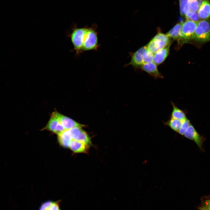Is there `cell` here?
<instances>
[{"mask_svg": "<svg viewBox=\"0 0 210 210\" xmlns=\"http://www.w3.org/2000/svg\"><path fill=\"white\" fill-rule=\"evenodd\" d=\"M89 145L84 143L72 139L69 148L76 153H86L88 150Z\"/></svg>", "mask_w": 210, "mask_h": 210, "instance_id": "cell-11", "label": "cell"}, {"mask_svg": "<svg viewBox=\"0 0 210 210\" xmlns=\"http://www.w3.org/2000/svg\"><path fill=\"white\" fill-rule=\"evenodd\" d=\"M199 6L197 0H188L184 7V16L187 19L195 13L197 12Z\"/></svg>", "mask_w": 210, "mask_h": 210, "instance_id": "cell-12", "label": "cell"}, {"mask_svg": "<svg viewBox=\"0 0 210 210\" xmlns=\"http://www.w3.org/2000/svg\"><path fill=\"white\" fill-rule=\"evenodd\" d=\"M146 49V46H144L136 51L132 55L131 61L128 65H130L136 67L141 66L144 64L143 54Z\"/></svg>", "mask_w": 210, "mask_h": 210, "instance_id": "cell-10", "label": "cell"}, {"mask_svg": "<svg viewBox=\"0 0 210 210\" xmlns=\"http://www.w3.org/2000/svg\"><path fill=\"white\" fill-rule=\"evenodd\" d=\"M169 37L161 33L157 34L146 46L147 49L153 53L167 46L170 43Z\"/></svg>", "mask_w": 210, "mask_h": 210, "instance_id": "cell-2", "label": "cell"}, {"mask_svg": "<svg viewBox=\"0 0 210 210\" xmlns=\"http://www.w3.org/2000/svg\"><path fill=\"white\" fill-rule=\"evenodd\" d=\"M200 19L197 13L196 12L192 15L187 20H191L195 22H198Z\"/></svg>", "mask_w": 210, "mask_h": 210, "instance_id": "cell-24", "label": "cell"}, {"mask_svg": "<svg viewBox=\"0 0 210 210\" xmlns=\"http://www.w3.org/2000/svg\"><path fill=\"white\" fill-rule=\"evenodd\" d=\"M200 43L210 41V25L209 20H203L198 22L193 39Z\"/></svg>", "mask_w": 210, "mask_h": 210, "instance_id": "cell-1", "label": "cell"}, {"mask_svg": "<svg viewBox=\"0 0 210 210\" xmlns=\"http://www.w3.org/2000/svg\"><path fill=\"white\" fill-rule=\"evenodd\" d=\"M57 139L59 144L64 148H69L72 139L69 130H65L57 135Z\"/></svg>", "mask_w": 210, "mask_h": 210, "instance_id": "cell-16", "label": "cell"}, {"mask_svg": "<svg viewBox=\"0 0 210 210\" xmlns=\"http://www.w3.org/2000/svg\"><path fill=\"white\" fill-rule=\"evenodd\" d=\"M171 104L172 106V110L171 113V118L183 120L186 118L184 112L179 108L173 102H171Z\"/></svg>", "mask_w": 210, "mask_h": 210, "instance_id": "cell-19", "label": "cell"}, {"mask_svg": "<svg viewBox=\"0 0 210 210\" xmlns=\"http://www.w3.org/2000/svg\"><path fill=\"white\" fill-rule=\"evenodd\" d=\"M153 53L146 49L143 54L142 58L144 64L153 62Z\"/></svg>", "mask_w": 210, "mask_h": 210, "instance_id": "cell-21", "label": "cell"}, {"mask_svg": "<svg viewBox=\"0 0 210 210\" xmlns=\"http://www.w3.org/2000/svg\"><path fill=\"white\" fill-rule=\"evenodd\" d=\"M66 130L75 127H82L84 125L55 111L52 113Z\"/></svg>", "mask_w": 210, "mask_h": 210, "instance_id": "cell-6", "label": "cell"}, {"mask_svg": "<svg viewBox=\"0 0 210 210\" xmlns=\"http://www.w3.org/2000/svg\"><path fill=\"white\" fill-rule=\"evenodd\" d=\"M141 69L155 78H163L159 72L156 64L153 62L144 63L141 66Z\"/></svg>", "mask_w": 210, "mask_h": 210, "instance_id": "cell-13", "label": "cell"}, {"mask_svg": "<svg viewBox=\"0 0 210 210\" xmlns=\"http://www.w3.org/2000/svg\"><path fill=\"white\" fill-rule=\"evenodd\" d=\"M188 0H179L180 13L182 16H184V7Z\"/></svg>", "mask_w": 210, "mask_h": 210, "instance_id": "cell-23", "label": "cell"}, {"mask_svg": "<svg viewBox=\"0 0 210 210\" xmlns=\"http://www.w3.org/2000/svg\"><path fill=\"white\" fill-rule=\"evenodd\" d=\"M60 201L47 200L41 204L38 210H61Z\"/></svg>", "mask_w": 210, "mask_h": 210, "instance_id": "cell-17", "label": "cell"}, {"mask_svg": "<svg viewBox=\"0 0 210 210\" xmlns=\"http://www.w3.org/2000/svg\"><path fill=\"white\" fill-rule=\"evenodd\" d=\"M98 46V38L96 32L92 28H87L82 51L96 50Z\"/></svg>", "mask_w": 210, "mask_h": 210, "instance_id": "cell-3", "label": "cell"}, {"mask_svg": "<svg viewBox=\"0 0 210 210\" xmlns=\"http://www.w3.org/2000/svg\"><path fill=\"white\" fill-rule=\"evenodd\" d=\"M202 210H210V200H208L202 208Z\"/></svg>", "mask_w": 210, "mask_h": 210, "instance_id": "cell-25", "label": "cell"}, {"mask_svg": "<svg viewBox=\"0 0 210 210\" xmlns=\"http://www.w3.org/2000/svg\"><path fill=\"white\" fill-rule=\"evenodd\" d=\"M191 124L189 120L187 118L183 120L181 127L178 133L181 135H183Z\"/></svg>", "mask_w": 210, "mask_h": 210, "instance_id": "cell-22", "label": "cell"}, {"mask_svg": "<svg viewBox=\"0 0 210 210\" xmlns=\"http://www.w3.org/2000/svg\"><path fill=\"white\" fill-rule=\"evenodd\" d=\"M73 139L84 143L89 146L92 144L90 137L81 127H75L69 130Z\"/></svg>", "mask_w": 210, "mask_h": 210, "instance_id": "cell-7", "label": "cell"}, {"mask_svg": "<svg viewBox=\"0 0 210 210\" xmlns=\"http://www.w3.org/2000/svg\"><path fill=\"white\" fill-rule=\"evenodd\" d=\"M198 22L187 20L182 24L181 40L186 42L192 39Z\"/></svg>", "mask_w": 210, "mask_h": 210, "instance_id": "cell-5", "label": "cell"}, {"mask_svg": "<svg viewBox=\"0 0 210 210\" xmlns=\"http://www.w3.org/2000/svg\"><path fill=\"white\" fill-rule=\"evenodd\" d=\"M183 136L186 138L194 141L200 149H201L204 138L197 132L191 124Z\"/></svg>", "mask_w": 210, "mask_h": 210, "instance_id": "cell-8", "label": "cell"}, {"mask_svg": "<svg viewBox=\"0 0 210 210\" xmlns=\"http://www.w3.org/2000/svg\"><path fill=\"white\" fill-rule=\"evenodd\" d=\"M197 13L200 18L205 20L210 17V0H203Z\"/></svg>", "mask_w": 210, "mask_h": 210, "instance_id": "cell-15", "label": "cell"}, {"mask_svg": "<svg viewBox=\"0 0 210 210\" xmlns=\"http://www.w3.org/2000/svg\"><path fill=\"white\" fill-rule=\"evenodd\" d=\"M87 28L75 29L71 34V40L74 48L77 53L82 51L85 35Z\"/></svg>", "mask_w": 210, "mask_h": 210, "instance_id": "cell-4", "label": "cell"}, {"mask_svg": "<svg viewBox=\"0 0 210 210\" xmlns=\"http://www.w3.org/2000/svg\"><path fill=\"white\" fill-rule=\"evenodd\" d=\"M47 130L58 135L64 131L65 129L52 114L46 126L42 130Z\"/></svg>", "mask_w": 210, "mask_h": 210, "instance_id": "cell-9", "label": "cell"}, {"mask_svg": "<svg viewBox=\"0 0 210 210\" xmlns=\"http://www.w3.org/2000/svg\"><path fill=\"white\" fill-rule=\"evenodd\" d=\"M182 23L179 22L176 24L167 34L169 37L175 40H181V31Z\"/></svg>", "mask_w": 210, "mask_h": 210, "instance_id": "cell-18", "label": "cell"}, {"mask_svg": "<svg viewBox=\"0 0 210 210\" xmlns=\"http://www.w3.org/2000/svg\"><path fill=\"white\" fill-rule=\"evenodd\" d=\"M183 120L170 118L168 120L164 122L165 125L169 127L174 131L178 132L182 123Z\"/></svg>", "mask_w": 210, "mask_h": 210, "instance_id": "cell-20", "label": "cell"}, {"mask_svg": "<svg viewBox=\"0 0 210 210\" xmlns=\"http://www.w3.org/2000/svg\"><path fill=\"white\" fill-rule=\"evenodd\" d=\"M170 45V43L154 53L153 61L155 64H160L165 60L168 55Z\"/></svg>", "mask_w": 210, "mask_h": 210, "instance_id": "cell-14", "label": "cell"}]
</instances>
